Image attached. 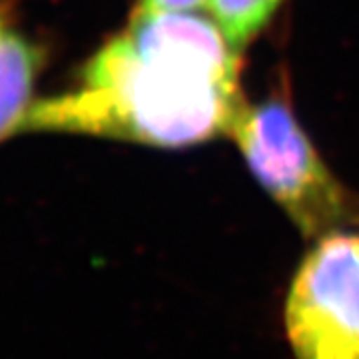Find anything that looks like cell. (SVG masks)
Segmentation results:
<instances>
[{
	"label": "cell",
	"instance_id": "2",
	"mask_svg": "<svg viewBox=\"0 0 359 359\" xmlns=\"http://www.w3.org/2000/svg\"><path fill=\"white\" fill-rule=\"evenodd\" d=\"M228 136L257 184L304 238L359 228V196L325 164L287 96L245 102Z\"/></svg>",
	"mask_w": 359,
	"mask_h": 359
},
{
	"label": "cell",
	"instance_id": "5",
	"mask_svg": "<svg viewBox=\"0 0 359 359\" xmlns=\"http://www.w3.org/2000/svg\"><path fill=\"white\" fill-rule=\"evenodd\" d=\"M285 0H208L212 20L236 50L242 52L266 30Z\"/></svg>",
	"mask_w": 359,
	"mask_h": 359
},
{
	"label": "cell",
	"instance_id": "4",
	"mask_svg": "<svg viewBox=\"0 0 359 359\" xmlns=\"http://www.w3.org/2000/svg\"><path fill=\"white\" fill-rule=\"evenodd\" d=\"M44 65L46 48L16 26L8 2H0V142L26 130Z\"/></svg>",
	"mask_w": 359,
	"mask_h": 359
},
{
	"label": "cell",
	"instance_id": "1",
	"mask_svg": "<svg viewBox=\"0 0 359 359\" xmlns=\"http://www.w3.org/2000/svg\"><path fill=\"white\" fill-rule=\"evenodd\" d=\"M240 70L242 54L212 18L138 6L70 88L36 100L26 130L198 146L230 134L245 104Z\"/></svg>",
	"mask_w": 359,
	"mask_h": 359
},
{
	"label": "cell",
	"instance_id": "6",
	"mask_svg": "<svg viewBox=\"0 0 359 359\" xmlns=\"http://www.w3.org/2000/svg\"><path fill=\"white\" fill-rule=\"evenodd\" d=\"M138 6L156 13H198L208 0H140Z\"/></svg>",
	"mask_w": 359,
	"mask_h": 359
},
{
	"label": "cell",
	"instance_id": "3",
	"mask_svg": "<svg viewBox=\"0 0 359 359\" xmlns=\"http://www.w3.org/2000/svg\"><path fill=\"white\" fill-rule=\"evenodd\" d=\"M283 332L295 359H359V228L313 240L285 292Z\"/></svg>",
	"mask_w": 359,
	"mask_h": 359
}]
</instances>
